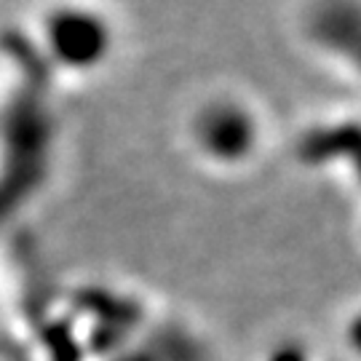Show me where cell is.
<instances>
[{
    "instance_id": "cell-1",
    "label": "cell",
    "mask_w": 361,
    "mask_h": 361,
    "mask_svg": "<svg viewBox=\"0 0 361 361\" xmlns=\"http://www.w3.org/2000/svg\"><path fill=\"white\" fill-rule=\"evenodd\" d=\"M190 140L212 166L238 169L257 155L262 126L246 102L235 97H217L193 116Z\"/></svg>"
},
{
    "instance_id": "cell-2",
    "label": "cell",
    "mask_w": 361,
    "mask_h": 361,
    "mask_svg": "<svg viewBox=\"0 0 361 361\" xmlns=\"http://www.w3.org/2000/svg\"><path fill=\"white\" fill-rule=\"evenodd\" d=\"M46 27L51 51L67 70H97L116 46L110 19L86 6L56 8Z\"/></svg>"
},
{
    "instance_id": "cell-3",
    "label": "cell",
    "mask_w": 361,
    "mask_h": 361,
    "mask_svg": "<svg viewBox=\"0 0 361 361\" xmlns=\"http://www.w3.org/2000/svg\"><path fill=\"white\" fill-rule=\"evenodd\" d=\"M302 32L322 56L361 80V0H310Z\"/></svg>"
},
{
    "instance_id": "cell-4",
    "label": "cell",
    "mask_w": 361,
    "mask_h": 361,
    "mask_svg": "<svg viewBox=\"0 0 361 361\" xmlns=\"http://www.w3.org/2000/svg\"><path fill=\"white\" fill-rule=\"evenodd\" d=\"M295 158L305 169H337L361 190V116L313 121L297 134Z\"/></svg>"
}]
</instances>
